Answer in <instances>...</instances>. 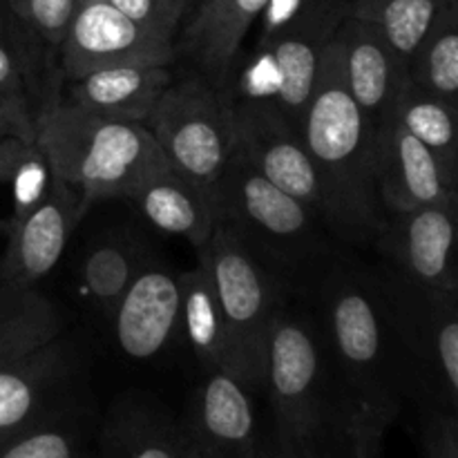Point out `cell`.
Here are the masks:
<instances>
[{
	"label": "cell",
	"instance_id": "1",
	"mask_svg": "<svg viewBox=\"0 0 458 458\" xmlns=\"http://www.w3.org/2000/svg\"><path fill=\"white\" fill-rule=\"evenodd\" d=\"M318 298L343 447L349 458H378L383 434L410 392L405 365L365 267L335 258L318 280Z\"/></svg>",
	"mask_w": 458,
	"mask_h": 458
},
{
	"label": "cell",
	"instance_id": "2",
	"mask_svg": "<svg viewBox=\"0 0 458 458\" xmlns=\"http://www.w3.org/2000/svg\"><path fill=\"white\" fill-rule=\"evenodd\" d=\"M376 125L344 85L335 43L327 47L300 134L320 182L325 224L349 246L369 249L383 224L374 183Z\"/></svg>",
	"mask_w": 458,
	"mask_h": 458
},
{
	"label": "cell",
	"instance_id": "3",
	"mask_svg": "<svg viewBox=\"0 0 458 458\" xmlns=\"http://www.w3.org/2000/svg\"><path fill=\"white\" fill-rule=\"evenodd\" d=\"M36 146L92 208L97 201L128 199L146 179L168 168L146 123L98 114L65 98H49L34 112Z\"/></svg>",
	"mask_w": 458,
	"mask_h": 458
},
{
	"label": "cell",
	"instance_id": "4",
	"mask_svg": "<svg viewBox=\"0 0 458 458\" xmlns=\"http://www.w3.org/2000/svg\"><path fill=\"white\" fill-rule=\"evenodd\" d=\"M217 217L267 264L286 286L320 280L335 259L329 226L311 208L273 186L249 161L233 152L217 188Z\"/></svg>",
	"mask_w": 458,
	"mask_h": 458
},
{
	"label": "cell",
	"instance_id": "5",
	"mask_svg": "<svg viewBox=\"0 0 458 458\" xmlns=\"http://www.w3.org/2000/svg\"><path fill=\"white\" fill-rule=\"evenodd\" d=\"M264 389L276 419L277 454L334 458L343 432L320 329L286 300L268 334Z\"/></svg>",
	"mask_w": 458,
	"mask_h": 458
},
{
	"label": "cell",
	"instance_id": "6",
	"mask_svg": "<svg viewBox=\"0 0 458 458\" xmlns=\"http://www.w3.org/2000/svg\"><path fill=\"white\" fill-rule=\"evenodd\" d=\"M374 298L423 407L456 411L458 291L419 284L378 262L365 267Z\"/></svg>",
	"mask_w": 458,
	"mask_h": 458
},
{
	"label": "cell",
	"instance_id": "7",
	"mask_svg": "<svg viewBox=\"0 0 458 458\" xmlns=\"http://www.w3.org/2000/svg\"><path fill=\"white\" fill-rule=\"evenodd\" d=\"M199 259L208 268L240 360V383L264 389L267 347L273 318L289 286L267 267L231 226L217 222Z\"/></svg>",
	"mask_w": 458,
	"mask_h": 458
},
{
	"label": "cell",
	"instance_id": "8",
	"mask_svg": "<svg viewBox=\"0 0 458 458\" xmlns=\"http://www.w3.org/2000/svg\"><path fill=\"white\" fill-rule=\"evenodd\" d=\"M170 168L215 199L235 152L231 101L201 76L170 83L146 121Z\"/></svg>",
	"mask_w": 458,
	"mask_h": 458
},
{
	"label": "cell",
	"instance_id": "9",
	"mask_svg": "<svg viewBox=\"0 0 458 458\" xmlns=\"http://www.w3.org/2000/svg\"><path fill=\"white\" fill-rule=\"evenodd\" d=\"M237 152L273 186L282 188L325 219L320 182L298 125L273 98L231 101Z\"/></svg>",
	"mask_w": 458,
	"mask_h": 458
},
{
	"label": "cell",
	"instance_id": "10",
	"mask_svg": "<svg viewBox=\"0 0 458 458\" xmlns=\"http://www.w3.org/2000/svg\"><path fill=\"white\" fill-rule=\"evenodd\" d=\"M58 49L70 81L128 63L170 65L174 56L173 40L139 27L107 0H79Z\"/></svg>",
	"mask_w": 458,
	"mask_h": 458
},
{
	"label": "cell",
	"instance_id": "11",
	"mask_svg": "<svg viewBox=\"0 0 458 458\" xmlns=\"http://www.w3.org/2000/svg\"><path fill=\"white\" fill-rule=\"evenodd\" d=\"M347 16V0H307L284 27L259 43L276 74V97L286 119L300 128L316 88L322 58Z\"/></svg>",
	"mask_w": 458,
	"mask_h": 458
},
{
	"label": "cell",
	"instance_id": "12",
	"mask_svg": "<svg viewBox=\"0 0 458 458\" xmlns=\"http://www.w3.org/2000/svg\"><path fill=\"white\" fill-rule=\"evenodd\" d=\"M456 210L458 204H428L387 213L369 249L407 280L458 291Z\"/></svg>",
	"mask_w": 458,
	"mask_h": 458
},
{
	"label": "cell",
	"instance_id": "13",
	"mask_svg": "<svg viewBox=\"0 0 458 458\" xmlns=\"http://www.w3.org/2000/svg\"><path fill=\"white\" fill-rule=\"evenodd\" d=\"M88 210L83 197L52 170L43 199L25 217L9 224L7 249L0 258V284L38 286L54 271Z\"/></svg>",
	"mask_w": 458,
	"mask_h": 458
},
{
	"label": "cell",
	"instance_id": "14",
	"mask_svg": "<svg viewBox=\"0 0 458 458\" xmlns=\"http://www.w3.org/2000/svg\"><path fill=\"white\" fill-rule=\"evenodd\" d=\"M374 183L385 215L428 204H458V191L445 182L437 159L392 116L376 123Z\"/></svg>",
	"mask_w": 458,
	"mask_h": 458
},
{
	"label": "cell",
	"instance_id": "15",
	"mask_svg": "<svg viewBox=\"0 0 458 458\" xmlns=\"http://www.w3.org/2000/svg\"><path fill=\"white\" fill-rule=\"evenodd\" d=\"M76 371L79 352L65 335L0 367V445L56 414V398Z\"/></svg>",
	"mask_w": 458,
	"mask_h": 458
},
{
	"label": "cell",
	"instance_id": "16",
	"mask_svg": "<svg viewBox=\"0 0 458 458\" xmlns=\"http://www.w3.org/2000/svg\"><path fill=\"white\" fill-rule=\"evenodd\" d=\"M179 276L152 259L121 295L110 318L119 352L130 360H152L179 338Z\"/></svg>",
	"mask_w": 458,
	"mask_h": 458
},
{
	"label": "cell",
	"instance_id": "17",
	"mask_svg": "<svg viewBox=\"0 0 458 458\" xmlns=\"http://www.w3.org/2000/svg\"><path fill=\"white\" fill-rule=\"evenodd\" d=\"M183 437L195 458H262L249 389L222 371H208L197 389Z\"/></svg>",
	"mask_w": 458,
	"mask_h": 458
},
{
	"label": "cell",
	"instance_id": "18",
	"mask_svg": "<svg viewBox=\"0 0 458 458\" xmlns=\"http://www.w3.org/2000/svg\"><path fill=\"white\" fill-rule=\"evenodd\" d=\"M334 43L349 94L376 125L389 114L405 85L407 63L374 25L352 16L340 22Z\"/></svg>",
	"mask_w": 458,
	"mask_h": 458
},
{
	"label": "cell",
	"instance_id": "19",
	"mask_svg": "<svg viewBox=\"0 0 458 458\" xmlns=\"http://www.w3.org/2000/svg\"><path fill=\"white\" fill-rule=\"evenodd\" d=\"M170 83L168 65L128 63L74 79L65 101L98 114L146 123Z\"/></svg>",
	"mask_w": 458,
	"mask_h": 458
},
{
	"label": "cell",
	"instance_id": "20",
	"mask_svg": "<svg viewBox=\"0 0 458 458\" xmlns=\"http://www.w3.org/2000/svg\"><path fill=\"white\" fill-rule=\"evenodd\" d=\"M128 201L152 228L183 237L195 250L208 244L219 222L213 197L170 165L146 179Z\"/></svg>",
	"mask_w": 458,
	"mask_h": 458
},
{
	"label": "cell",
	"instance_id": "21",
	"mask_svg": "<svg viewBox=\"0 0 458 458\" xmlns=\"http://www.w3.org/2000/svg\"><path fill=\"white\" fill-rule=\"evenodd\" d=\"M268 0H199L183 31V49L210 85L231 74L242 40L262 16Z\"/></svg>",
	"mask_w": 458,
	"mask_h": 458
},
{
	"label": "cell",
	"instance_id": "22",
	"mask_svg": "<svg viewBox=\"0 0 458 458\" xmlns=\"http://www.w3.org/2000/svg\"><path fill=\"white\" fill-rule=\"evenodd\" d=\"M148 242L132 228H114L89 242L81 259V291L101 320L110 322L114 307L139 273L152 262Z\"/></svg>",
	"mask_w": 458,
	"mask_h": 458
},
{
	"label": "cell",
	"instance_id": "23",
	"mask_svg": "<svg viewBox=\"0 0 458 458\" xmlns=\"http://www.w3.org/2000/svg\"><path fill=\"white\" fill-rule=\"evenodd\" d=\"M179 284H182L179 335H183L206 371H222L240 380L235 344L206 264L199 259L192 271L179 273Z\"/></svg>",
	"mask_w": 458,
	"mask_h": 458
},
{
	"label": "cell",
	"instance_id": "24",
	"mask_svg": "<svg viewBox=\"0 0 458 458\" xmlns=\"http://www.w3.org/2000/svg\"><path fill=\"white\" fill-rule=\"evenodd\" d=\"M63 331L61 311L38 286L0 284V367L52 343Z\"/></svg>",
	"mask_w": 458,
	"mask_h": 458
},
{
	"label": "cell",
	"instance_id": "25",
	"mask_svg": "<svg viewBox=\"0 0 458 458\" xmlns=\"http://www.w3.org/2000/svg\"><path fill=\"white\" fill-rule=\"evenodd\" d=\"M387 116L396 119L416 141L428 148L445 182L458 191V110L441 98L423 92L407 79Z\"/></svg>",
	"mask_w": 458,
	"mask_h": 458
},
{
	"label": "cell",
	"instance_id": "26",
	"mask_svg": "<svg viewBox=\"0 0 458 458\" xmlns=\"http://www.w3.org/2000/svg\"><path fill=\"white\" fill-rule=\"evenodd\" d=\"M407 79L458 110V0H450L407 61Z\"/></svg>",
	"mask_w": 458,
	"mask_h": 458
},
{
	"label": "cell",
	"instance_id": "27",
	"mask_svg": "<svg viewBox=\"0 0 458 458\" xmlns=\"http://www.w3.org/2000/svg\"><path fill=\"white\" fill-rule=\"evenodd\" d=\"M103 458H192V452L183 429L155 411L130 407L107 425Z\"/></svg>",
	"mask_w": 458,
	"mask_h": 458
},
{
	"label": "cell",
	"instance_id": "28",
	"mask_svg": "<svg viewBox=\"0 0 458 458\" xmlns=\"http://www.w3.org/2000/svg\"><path fill=\"white\" fill-rule=\"evenodd\" d=\"M450 0H347V16L374 25L410 61Z\"/></svg>",
	"mask_w": 458,
	"mask_h": 458
},
{
	"label": "cell",
	"instance_id": "29",
	"mask_svg": "<svg viewBox=\"0 0 458 458\" xmlns=\"http://www.w3.org/2000/svg\"><path fill=\"white\" fill-rule=\"evenodd\" d=\"M0 458H83V452L74 425L52 414L4 441Z\"/></svg>",
	"mask_w": 458,
	"mask_h": 458
},
{
	"label": "cell",
	"instance_id": "30",
	"mask_svg": "<svg viewBox=\"0 0 458 458\" xmlns=\"http://www.w3.org/2000/svg\"><path fill=\"white\" fill-rule=\"evenodd\" d=\"M36 143L30 98H0V182H9L25 150Z\"/></svg>",
	"mask_w": 458,
	"mask_h": 458
},
{
	"label": "cell",
	"instance_id": "31",
	"mask_svg": "<svg viewBox=\"0 0 458 458\" xmlns=\"http://www.w3.org/2000/svg\"><path fill=\"white\" fill-rule=\"evenodd\" d=\"M3 3L34 34L58 47L79 0H3Z\"/></svg>",
	"mask_w": 458,
	"mask_h": 458
},
{
	"label": "cell",
	"instance_id": "32",
	"mask_svg": "<svg viewBox=\"0 0 458 458\" xmlns=\"http://www.w3.org/2000/svg\"><path fill=\"white\" fill-rule=\"evenodd\" d=\"M49 179H52V170H49L47 159H45L43 150L34 143V146L27 148L25 155L13 168L12 179H9L13 186V215L9 224L25 217L43 199L49 188Z\"/></svg>",
	"mask_w": 458,
	"mask_h": 458
},
{
	"label": "cell",
	"instance_id": "33",
	"mask_svg": "<svg viewBox=\"0 0 458 458\" xmlns=\"http://www.w3.org/2000/svg\"><path fill=\"white\" fill-rule=\"evenodd\" d=\"M123 16L143 30L173 40L174 30L188 7V0H107Z\"/></svg>",
	"mask_w": 458,
	"mask_h": 458
},
{
	"label": "cell",
	"instance_id": "34",
	"mask_svg": "<svg viewBox=\"0 0 458 458\" xmlns=\"http://www.w3.org/2000/svg\"><path fill=\"white\" fill-rule=\"evenodd\" d=\"M425 458H458V423L454 411L425 407Z\"/></svg>",
	"mask_w": 458,
	"mask_h": 458
},
{
	"label": "cell",
	"instance_id": "35",
	"mask_svg": "<svg viewBox=\"0 0 458 458\" xmlns=\"http://www.w3.org/2000/svg\"><path fill=\"white\" fill-rule=\"evenodd\" d=\"M22 97L27 98L25 65L22 56L12 45V38L0 34V98Z\"/></svg>",
	"mask_w": 458,
	"mask_h": 458
},
{
	"label": "cell",
	"instance_id": "36",
	"mask_svg": "<svg viewBox=\"0 0 458 458\" xmlns=\"http://www.w3.org/2000/svg\"><path fill=\"white\" fill-rule=\"evenodd\" d=\"M304 3L307 0H268L262 12V34H259V43L267 40L268 36L276 34L280 27H284L302 9Z\"/></svg>",
	"mask_w": 458,
	"mask_h": 458
},
{
	"label": "cell",
	"instance_id": "37",
	"mask_svg": "<svg viewBox=\"0 0 458 458\" xmlns=\"http://www.w3.org/2000/svg\"><path fill=\"white\" fill-rule=\"evenodd\" d=\"M7 13H12V12H9L7 4L0 0V34H3V36L9 34V16H7Z\"/></svg>",
	"mask_w": 458,
	"mask_h": 458
},
{
	"label": "cell",
	"instance_id": "38",
	"mask_svg": "<svg viewBox=\"0 0 458 458\" xmlns=\"http://www.w3.org/2000/svg\"><path fill=\"white\" fill-rule=\"evenodd\" d=\"M262 458H298V456H286V454H277V452H271V454H267Z\"/></svg>",
	"mask_w": 458,
	"mask_h": 458
},
{
	"label": "cell",
	"instance_id": "39",
	"mask_svg": "<svg viewBox=\"0 0 458 458\" xmlns=\"http://www.w3.org/2000/svg\"><path fill=\"white\" fill-rule=\"evenodd\" d=\"M191 452H192V450H191ZM192 458H195V454H192Z\"/></svg>",
	"mask_w": 458,
	"mask_h": 458
}]
</instances>
